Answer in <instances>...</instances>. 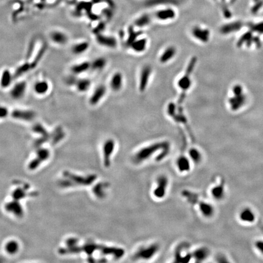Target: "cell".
<instances>
[{
    "label": "cell",
    "instance_id": "obj_36",
    "mask_svg": "<svg viewBox=\"0 0 263 263\" xmlns=\"http://www.w3.org/2000/svg\"><path fill=\"white\" fill-rule=\"evenodd\" d=\"M108 187L109 185L107 184H101L98 185V186L95 188V189L96 190L95 194L98 197L103 198L104 197L106 196V189H108Z\"/></svg>",
    "mask_w": 263,
    "mask_h": 263
},
{
    "label": "cell",
    "instance_id": "obj_8",
    "mask_svg": "<svg viewBox=\"0 0 263 263\" xmlns=\"http://www.w3.org/2000/svg\"><path fill=\"white\" fill-rule=\"evenodd\" d=\"M174 166L176 171L182 175L189 174L194 166L186 154L179 155L175 160Z\"/></svg>",
    "mask_w": 263,
    "mask_h": 263
},
{
    "label": "cell",
    "instance_id": "obj_24",
    "mask_svg": "<svg viewBox=\"0 0 263 263\" xmlns=\"http://www.w3.org/2000/svg\"><path fill=\"white\" fill-rule=\"evenodd\" d=\"M123 77L122 74L120 72H116L110 79V87L113 91L118 92L123 87Z\"/></svg>",
    "mask_w": 263,
    "mask_h": 263
},
{
    "label": "cell",
    "instance_id": "obj_30",
    "mask_svg": "<svg viewBox=\"0 0 263 263\" xmlns=\"http://www.w3.org/2000/svg\"><path fill=\"white\" fill-rule=\"evenodd\" d=\"M92 85V81L89 79L84 78L77 79L75 84L76 90L79 93H85L87 92Z\"/></svg>",
    "mask_w": 263,
    "mask_h": 263
},
{
    "label": "cell",
    "instance_id": "obj_4",
    "mask_svg": "<svg viewBox=\"0 0 263 263\" xmlns=\"http://www.w3.org/2000/svg\"><path fill=\"white\" fill-rule=\"evenodd\" d=\"M250 97L248 90L241 84L233 85L230 90V95L227 103L233 112H243L249 106Z\"/></svg>",
    "mask_w": 263,
    "mask_h": 263
},
{
    "label": "cell",
    "instance_id": "obj_6",
    "mask_svg": "<svg viewBox=\"0 0 263 263\" xmlns=\"http://www.w3.org/2000/svg\"><path fill=\"white\" fill-rule=\"evenodd\" d=\"M170 187V179L166 175L161 174L156 177L151 188V194L156 201L164 200L168 194Z\"/></svg>",
    "mask_w": 263,
    "mask_h": 263
},
{
    "label": "cell",
    "instance_id": "obj_26",
    "mask_svg": "<svg viewBox=\"0 0 263 263\" xmlns=\"http://www.w3.org/2000/svg\"><path fill=\"white\" fill-rule=\"evenodd\" d=\"M33 89L36 94L43 96L48 92L49 90V84L45 80H39L35 83Z\"/></svg>",
    "mask_w": 263,
    "mask_h": 263
},
{
    "label": "cell",
    "instance_id": "obj_9",
    "mask_svg": "<svg viewBox=\"0 0 263 263\" xmlns=\"http://www.w3.org/2000/svg\"><path fill=\"white\" fill-rule=\"evenodd\" d=\"M116 142L114 139H107L102 146L103 163L105 167L108 168L111 165V159L114 155L116 147Z\"/></svg>",
    "mask_w": 263,
    "mask_h": 263
},
{
    "label": "cell",
    "instance_id": "obj_42",
    "mask_svg": "<svg viewBox=\"0 0 263 263\" xmlns=\"http://www.w3.org/2000/svg\"><path fill=\"white\" fill-rule=\"evenodd\" d=\"M255 246L258 252L263 255V240H258L255 244Z\"/></svg>",
    "mask_w": 263,
    "mask_h": 263
},
{
    "label": "cell",
    "instance_id": "obj_7",
    "mask_svg": "<svg viewBox=\"0 0 263 263\" xmlns=\"http://www.w3.org/2000/svg\"><path fill=\"white\" fill-rule=\"evenodd\" d=\"M173 262L188 263L192 260V249L186 243H181L176 246L172 253Z\"/></svg>",
    "mask_w": 263,
    "mask_h": 263
},
{
    "label": "cell",
    "instance_id": "obj_32",
    "mask_svg": "<svg viewBox=\"0 0 263 263\" xmlns=\"http://www.w3.org/2000/svg\"><path fill=\"white\" fill-rule=\"evenodd\" d=\"M151 22V16L148 14H144L138 17L134 21V25L137 28H144L148 26Z\"/></svg>",
    "mask_w": 263,
    "mask_h": 263
},
{
    "label": "cell",
    "instance_id": "obj_13",
    "mask_svg": "<svg viewBox=\"0 0 263 263\" xmlns=\"http://www.w3.org/2000/svg\"><path fill=\"white\" fill-rule=\"evenodd\" d=\"M151 74L152 68L149 65L143 67L139 75L138 88L140 92H144L147 88Z\"/></svg>",
    "mask_w": 263,
    "mask_h": 263
},
{
    "label": "cell",
    "instance_id": "obj_21",
    "mask_svg": "<svg viewBox=\"0 0 263 263\" xmlns=\"http://www.w3.org/2000/svg\"><path fill=\"white\" fill-rule=\"evenodd\" d=\"M14 76L9 69H4L0 76V87L3 89L9 88L14 80Z\"/></svg>",
    "mask_w": 263,
    "mask_h": 263
},
{
    "label": "cell",
    "instance_id": "obj_1",
    "mask_svg": "<svg viewBox=\"0 0 263 263\" xmlns=\"http://www.w3.org/2000/svg\"><path fill=\"white\" fill-rule=\"evenodd\" d=\"M171 152L169 141L161 140L146 144L138 148L132 155V162L137 166L151 163H161L166 160Z\"/></svg>",
    "mask_w": 263,
    "mask_h": 263
},
{
    "label": "cell",
    "instance_id": "obj_17",
    "mask_svg": "<svg viewBox=\"0 0 263 263\" xmlns=\"http://www.w3.org/2000/svg\"><path fill=\"white\" fill-rule=\"evenodd\" d=\"M193 36L202 43H207L210 39V31L200 26H195L192 30Z\"/></svg>",
    "mask_w": 263,
    "mask_h": 263
},
{
    "label": "cell",
    "instance_id": "obj_5",
    "mask_svg": "<svg viewBox=\"0 0 263 263\" xmlns=\"http://www.w3.org/2000/svg\"><path fill=\"white\" fill-rule=\"evenodd\" d=\"M160 250V244L156 241L143 244L134 250L132 259L135 261H150L155 258Z\"/></svg>",
    "mask_w": 263,
    "mask_h": 263
},
{
    "label": "cell",
    "instance_id": "obj_39",
    "mask_svg": "<svg viewBox=\"0 0 263 263\" xmlns=\"http://www.w3.org/2000/svg\"><path fill=\"white\" fill-rule=\"evenodd\" d=\"M167 111H168V115L170 116V118H172L177 113V111L175 104L173 102H170L168 106Z\"/></svg>",
    "mask_w": 263,
    "mask_h": 263
},
{
    "label": "cell",
    "instance_id": "obj_43",
    "mask_svg": "<svg viewBox=\"0 0 263 263\" xmlns=\"http://www.w3.org/2000/svg\"><path fill=\"white\" fill-rule=\"evenodd\" d=\"M104 28H105V24L104 23H101L94 29V32L96 34V35L101 34V32L104 30Z\"/></svg>",
    "mask_w": 263,
    "mask_h": 263
},
{
    "label": "cell",
    "instance_id": "obj_41",
    "mask_svg": "<svg viewBox=\"0 0 263 263\" xmlns=\"http://www.w3.org/2000/svg\"><path fill=\"white\" fill-rule=\"evenodd\" d=\"M6 249H7V252L11 253H14L18 250V245H17L16 243H14V242L9 243L6 246Z\"/></svg>",
    "mask_w": 263,
    "mask_h": 263
},
{
    "label": "cell",
    "instance_id": "obj_18",
    "mask_svg": "<svg viewBox=\"0 0 263 263\" xmlns=\"http://www.w3.org/2000/svg\"><path fill=\"white\" fill-rule=\"evenodd\" d=\"M239 220L245 224H252L256 220V214L254 211L250 208L242 209L239 213Z\"/></svg>",
    "mask_w": 263,
    "mask_h": 263
},
{
    "label": "cell",
    "instance_id": "obj_40",
    "mask_svg": "<svg viewBox=\"0 0 263 263\" xmlns=\"http://www.w3.org/2000/svg\"><path fill=\"white\" fill-rule=\"evenodd\" d=\"M9 110L7 107L0 105V120L6 118L9 115Z\"/></svg>",
    "mask_w": 263,
    "mask_h": 263
},
{
    "label": "cell",
    "instance_id": "obj_38",
    "mask_svg": "<svg viewBox=\"0 0 263 263\" xmlns=\"http://www.w3.org/2000/svg\"><path fill=\"white\" fill-rule=\"evenodd\" d=\"M197 62V59L196 57H193L191 59V60L189 61V62L188 63L186 69L185 73L191 75L193 71L194 70V68L196 65V63Z\"/></svg>",
    "mask_w": 263,
    "mask_h": 263
},
{
    "label": "cell",
    "instance_id": "obj_34",
    "mask_svg": "<svg viewBox=\"0 0 263 263\" xmlns=\"http://www.w3.org/2000/svg\"><path fill=\"white\" fill-rule=\"evenodd\" d=\"M31 69H32L31 65L30 63L25 62L20 66H18L15 71V73L14 74V78H18L20 77L26 73H28Z\"/></svg>",
    "mask_w": 263,
    "mask_h": 263
},
{
    "label": "cell",
    "instance_id": "obj_3",
    "mask_svg": "<svg viewBox=\"0 0 263 263\" xmlns=\"http://www.w3.org/2000/svg\"><path fill=\"white\" fill-rule=\"evenodd\" d=\"M182 196L187 203L194 207L202 217L209 219L215 216V206L210 202L202 198L201 195L196 192L185 189L182 192Z\"/></svg>",
    "mask_w": 263,
    "mask_h": 263
},
{
    "label": "cell",
    "instance_id": "obj_27",
    "mask_svg": "<svg viewBox=\"0 0 263 263\" xmlns=\"http://www.w3.org/2000/svg\"><path fill=\"white\" fill-rule=\"evenodd\" d=\"M176 53L177 50L175 47L172 46L168 47L160 56L159 61L161 63H166L172 60L176 55Z\"/></svg>",
    "mask_w": 263,
    "mask_h": 263
},
{
    "label": "cell",
    "instance_id": "obj_37",
    "mask_svg": "<svg viewBox=\"0 0 263 263\" xmlns=\"http://www.w3.org/2000/svg\"><path fill=\"white\" fill-rule=\"evenodd\" d=\"M46 50H47V47H46L45 45L43 46V47H42V48H40V51H39L38 54L36 55L35 59H34V61L32 62L31 63L32 69V68H35V67L37 65L38 63L40 61V60L42 59V57H43V56H44V54H45V53Z\"/></svg>",
    "mask_w": 263,
    "mask_h": 263
},
{
    "label": "cell",
    "instance_id": "obj_10",
    "mask_svg": "<svg viewBox=\"0 0 263 263\" xmlns=\"http://www.w3.org/2000/svg\"><path fill=\"white\" fill-rule=\"evenodd\" d=\"M27 82L21 80L15 84L10 90V96L15 101H19L23 98L27 90Z\"/></svg>",
    "mask_w": 263,
    "mask_h": 263
},
{
    "label": "cell",
    "instance_id": "obj_20",
    "mask_svg": "<svg viewBox=\"0 0 263 263\" xmlns=\"http://www.w3.org/2000/svg\"><path fill=\"white\" fill-rule=\"evenodd\" d=\"M186 154L190 158L194 166L199 165L203 161V155L201 151L197 147H192L189 148Z\"/></svg>",
    "mask_w": 263,
    "mask_h": 263
},
{
    "label": "cell",
    "instance_id": "obj_31",
    "mask_svg": "<svg viewBox=\"0 0 263 263\" xmlns=\"http://www.w3.org/2000/svg\"><path fill=\"white\" fill-rule=\"evenodd\" d=\"M90 48V43L88 42L84 41L79 42L71 47V52L75 55H80L85 52Z\"/></svg>",
    "mask_w": 263,
    "mask_h": 263
},
{
    "label": "cell",
    "instance_id": "obj_14",
    "mask_svg": "<svg viewBox=\"0 0 263 263\" xmlns=\"http://www.w3.org/2000/svg\"><path fill=\"white\" fill-rule=\"evenodd\" d=\"M210 196L215 201H223L225 196V185L222 183H216L210 188Z\"/></svg>",
    "mask_w": 263,
    "mask_h": 263
},
{
    "label": "cell",
    "instance_id": "obj_15",
    "mask_svg": "<svg viewBox=\"0 0 263 263\" xmlns=\"http://www.w3.org/2000/svg\"><path fill=\"white\" fill-rule=\"evenodd\" d=\"M96 41L99 45L108 48H115L118 45L115 37L106 35L102 34L96 35Z\"/></svg>",
    "mask_w": 263,
    "mask_h": 263
},
{
    "label": "cell",
    "instance_id": "obj_28",
    "mask_svg": "<svg viewBox=\"0 0 263 263\" xmlns=\"http://www.w3.org/2000/svg\"><path fill=\"white\" fill-rule=\"evenodd\" d=\"M192 81L191 75L185 73V75L180 78L177 82L179 88L182 91V93H185L191 88Z\"/></svg>",
    "mask_w": 263,
    "mask_h": 263
},
{
    "label": "cell",
    "instance_id": "obj_11",
    "mask_svg": "<svg viewBox=\"0 0 263 263\" xmlns=\"http://www.w3.org/2000/svg\"><path fill=\"white\" fill-rule=\"evenodd\" d=\"M11 116L17 120L23 121H32L36 116L35 112L31 110L27 109H14L11 113Z\"/></svg>",
    "mask_w": 263,
    "mask_h": 263
},
{
    "label": "cell",
    "instance_id": "obj_33",
    "mask_svg": "<svg viewBox=\"0 0 263 263\" xmlns=\"http://www.w3.org/2000/svg\"><path fill=\"white\" fill-rule=\"evenodd\" d=\"M107 61L104 57H97L96 58L93 62H91L90 69L93 71H101L107 65Z\"/></svg>",
    "mask_w": 263,
    "mask_h": 263
},
{
    "label": "cell",
    "instance_id": "obj_12",
    "mask_svg": "<svg viewBox=\"0 0 263 263\" xmlns=\"http://www.w3.org/2000/svg\"><path fill=\"white\" fill-rule=\"evenodd\" d=\"M210 250L206 246H199L192 250V260L196 263L205 261L210 256Z\"/></svg>",
    "mask_w": 263,
    "mask_h": 263
},
{
    "label": "cell",
    "instance_id": "obj_29",
    "mask_svg": "<svg viewBox=\"0 0 263 263\" xmlns=\"http://www.w3.org/2000/svg\"><path fill=\"white\" fill-rule=\"evenodd\" d=\"M147 45V40L145 38L142 39H137L136 40H135L130 45V47L133 51H134L136 52L141 53L144 52Z\"/></svg>",
    "mask_w": 263,
    "mask_h": 263
},
{
    "label": "cell",
    "instance_id": "obj_2",
    "mask_svg": "<svg viewBox=\"0 0 263 263\" xmlns=\"http://www.w3.org/2000/svg\"><path fill=\"white\" fill-rule=\"evenodd\" d=\"M263 21L247 24L246 30L237 35L236 47L239 49L253 51L263 46Z\"/></svg>",
    "mask_w": 263,
    "mask_h": 263
},
{
    "label": "cell",
    "instance_id": "obj_25",
    "mask_svg": "<svg viewBox=\"0 0 263 263\" xmlns=\"http://www.w3.org/2000/svg\"><path fill=\"white\" fill-rule=\"evenodd\" d=\"M91 68V62L84 61L73 65L71 67V72L74 75H79L87 72Z\"/></svg>",
    "mask_w": 263,
    "mask_h": 263
},
{
    "label": "cell",
    "instance_id": "obj_35",
    "mask_svg": "<svg viewBox=\"0 0 263 263\" xmlns=\"http://www.w3.org/2000/svg\"><path fill=\"white\" fill-rule=\"evenodd\" d=\"M128 34H129V35L127 37V40L126 41V45L128 47H130V45L135 40H136L137 39L139 38L142 32L139 31H135L132 26H130L128 29Z\"/></svg>",
    "mask_w": 263,
    "mask_h": 263
},
{
    "label": "cell",
    "instance_id": "obj_22",
    "mask_svg": "<svg viewBox=\"0 0 263 263\" xmlns=\"http://www.w3.org/2000/svg\"><path fill=\"white\" fill-rule=\"evenodd\" d=\"M51 40L56 45H64L68 42V35L62 31H54L51 32L49 35Z\"/></svg>",
    "mask_w": 263,
    "mask_h": 263
},
{
    "label": "cell",
    "instance_id": "obj_19",
    "mask_svg": "<svg viewBox=\"0 0 263 263\" xmlns=\"http://www.w3.org/2000/svg\"><path fill=\"white\" fill-rule=\"evenodd\" d=\"M155 16L158 20L165 21L174 19L176 16V12L174 9L166 7L157 11L155 13Z\"/></svg>",
    "mask_w": 263,
    "mask_h": 263
},
{
    "label": "cell",
    "instance_id": "obj_16",
    "mask_svg": "<svg viewBox=\"0 0 263 263\" xmlns=\"http://www.w3.org/2000/svg\"><path fill=\"white\" fill-rule=\"evenodd\" d=\"M107 92L106 87L104 85H98L93 91L89 98V103L91 106H94L99 103L103 99Z\"/></svg>",
    "mask_w": 263,
    "mask_h": 263
},
{
    "label": "cell",
    "instance_id": "obj_23",
    "mask_svg": "<svg viewBox=\"0 0 263 263\" xmlns=\"http://www.w3.org/2000/svg\"><path fill=\"white\" fill-rule=\"evenodd\" d=\"M179 3V0H143V4L147 7H153L159 6L176 5Z\"/></svg>",
    "mask_w": 263,
    "mask_h": 263
}]
</instances>
